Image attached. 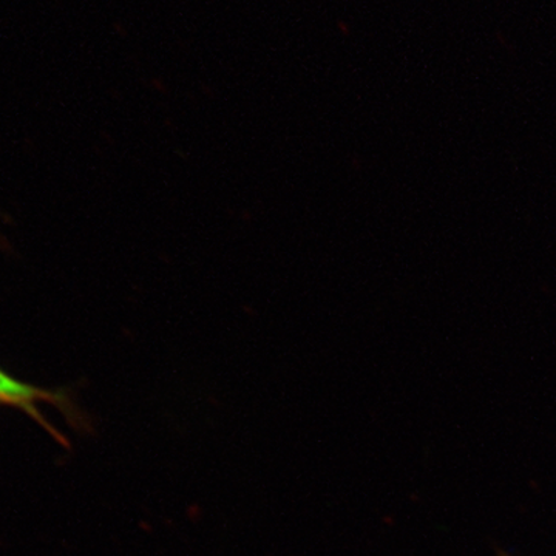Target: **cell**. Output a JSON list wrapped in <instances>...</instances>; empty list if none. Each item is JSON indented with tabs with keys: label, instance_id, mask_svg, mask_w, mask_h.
Wrapping results in <instances>:
<instances>
[{
	"label": "cell",
	"instance_id": "6da1fadb",
	"mask_svg": "<svg viewBox=\"0 0 556 556\" xmlns=\"http://www.w3.org/2000/svg\"><path fill=\"white\" fill-rule=\"evenodd\" d=\"M39 402L53 404L64 409L68 419H72L70 413L75 415V408H72V405L68 404L67 397L60 393H51V391L42 390V388L33 387L30 383L21 382V380L14 379L13 376L7 375L3 369H0V404L22 409V412L33 417L36 422H39L40 427L46 428L56 441H60L61 444H67L60 431L51 427V424L47 422L46 417L39 412Z\"/></svg>",
	"mask_w": 556,
	"mask_h": 556
}]
</instances>
